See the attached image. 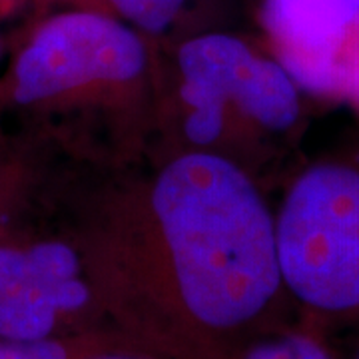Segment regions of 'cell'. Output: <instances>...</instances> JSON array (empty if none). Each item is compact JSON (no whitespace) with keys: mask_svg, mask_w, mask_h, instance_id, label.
Masks as SVG:
<instances>
[{"mask_svg":"<svg viewBox=\"0 0 359 359\" xmlns=\"http://www.w3.org/2000/svg\"><path fill=\"white\" fill-rule=\"evenodd\" d=\"M106 321L164 359H230L287 325L276 218L250 172L178 150L112 184L72 236Z\"/></svg>","mask_w":359,"mask_h":359,"instance_id":"6da1fadb","label":"cell"},{"mask_svg":"<svg viewBox=\"0 0 359 359\" xmlns=\"http://www.w3.org/2000/svg\"><path fill=\"white\" fill-rule=\"evenodd\" d=\"M273 218L283 283L306 323H359V126L295 174Z\"/></svg>","mask_w":359,"mask_h":359,"instance_id":"7a4b0ae2","label":"cell"},{"mask_svg":"<svg viewBox=\"0 0 359 359\" xmlns=\"http://www.w3.org/2000/svg\"><path fill=\"white\" fill-rule=\"evenodd\" d=\"M174 106L186 148L222 156L244 170L248 148L259 152L292 136L304 116L292 76L231 34L212 32L186 40L174 62Z\"/></svg>","mask_w":359,"mask_h":359,"instance_id":"3957f363","label":"cell"},{"mask_svg":"<svg viewBox=\"0 0 359 359\" xmlns=\"http://www.w3.org/2000/svg\"><path fill=\"white\" fill-rule=\"evenodd\" d=\"M148 80V48L132 26L70 11L40 22L26 39L0 86V102L32 116L88 114L136 98Z\"/></svg>","mask_w":359,"mask_h":359,"instance_id":"277c9868","label":"cell"},{"mask_svg":"<svg viewBox=\"0 0 359 359\" xmlns=\"http://www.w3.org/2000/svg\"><path fill=\"white\" fill-rule=\"evenodd\" d=\"M262 25L273 58L311 98L341 102L359 48V6L351 0H266Z\"/></svg>","mask_w":359,"mask_h":359,"instance_id":"5b68a950","label":"cell"},{"mask_svg":"<svg viewBox=\"0 0 359 359\" xmlns=\"http://www.w3.org/2000/svg\"><path fill=\"white\" fill-rule=\"evenodd\" d=\"M110 327L86 276L0 292V339L42 341Z\"/></svg>","mask_w":359,"mask_h":359,"instance_id":"8992f818","label":"cell"},{"mask_svg":"<svg viewBox=\"0 0 359 359\" xmlns=\"http://www.w3.org/2000/svg\"><path fill=\"white\" fill-rule=\"evenodd\" d=\"M122 346L132 344L112 327H102L42 341L0 339V359H86L106 349Z\"/></svg>","mask_w":359,"mask_h":359,"instance_id":"52a82bcc","label":"cell"},{"mask_svg":"<svg viewBox=\"0 0 359 359\" xmlns=\"http://www.w3.org/2000/svg\"><path fill=\"white\" fill-rule=\"evenodd\" d=\"M230 359H339L323 339L321 330L304 323L285 325L245 344Z\"/></svg>","mask_w":359,"mask_h":359,"instance_id":"ba28073f","label":"cell"},{"mask_svg":"<svg viewBox=\"0 0 359 359\" xmlns=\"http://www.w3.org/2000/svg\"><path fill=\"white\" fill-rule=\"evenodd\" d=\"M116 13L122 14L130 25L148 34H162L180 13L188 0H108Z\"/></svg>","mask_w":359,"mask_h":359,"instance_id":"9c48e42d","label":"cell"},{"mask_svg":"<svg viewBox=\"0 0 359 359\" xmlns=\"http://www.w3.org/2000/svg\"><path fill=\"white\" fill-rule=\"evenodd\" d=\"M32 174L26 164L16 160H0V224L16 212L25 196L30 194Z\"/></svg>","mask_w":359,"mask_h":359,"instance_id":"30bf717a","label":"cell"},{"mask_svg":"<svg viewBox=\"0 0 359 359\" xmlns=\"http://www.w3.org/2000/svg\"><path fill=\"white\" fill-rule=\"evenodd\" d=\"M344 104H347L349 108H353L359 114V48L353 56L351 62V70H349V78H347L346 92H344Z\"/></svg>","mask_w":359,"mask_h":359,"instance_id":"8fae6325","label":"cell"},{"mask_svg":"<svg viewBox=\"0 0 359 359\" xmlns=\"http://www.w3.org/2000/svg\"><path fill=\"white\" fill-rule=\"evenodd\" d=\"M86 359H164L158 358L154 353H148L144 349H138L134 346H122V347H114V349H106V351H100L96 355Z\"/></svg>","mask_w":359,"mask_h":359,"instance_id":"7c38bea8","label":"cell"},{"mask_svg":"<svg viewBox=\"0 0 359 359\" xmlns=\"http://www.w3.org/2000/svg\"><path fill=\"white\" fill-rule=\"evenodd\" d=\"M355 327H358V335H355V341H353V349H351L349 359H359V323H355Z\"/></svg>","mask_w":359,"mask_h":359,"instance_id":"4fadbf2b","label":"cell"},{"mask_svg":"<svg viewBox=\"0 0 359 359\" xmlns=\"http://www.w3.org/2000/svg\"><path fill=\"white\" fill-rule=\"evenodd\" d=\"M351 2H353V4H358V6H359V0H351Z\"/></svg>","mask_w":359,"mask_h":359,"instance_id":"5bb4252c","label":"cell"}]
</instances>
